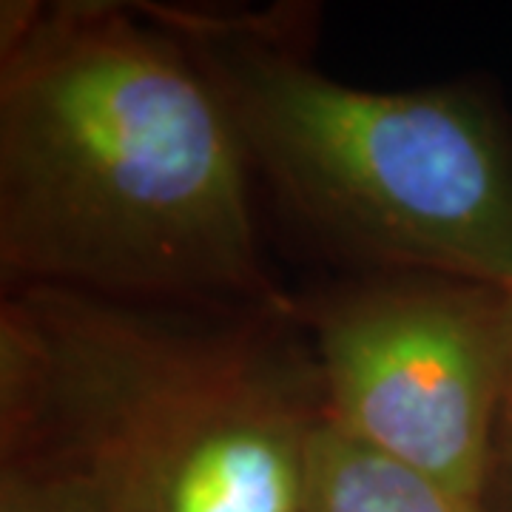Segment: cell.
I'll return each mask as SVG.
<instances>
[{"label": "cell", "instance_id": "obj_3", "mask_svg": "<svg viewBox=\"0 0 512 512\" xmlns=\"http://www.w3.org/2000/svg\"><path fill=\"white\" fill-rule=\"evenodd\" d=\"M157 15L220 92L251 171L316 231L404 276L512 291V143L478 97L367 92L256 20Z\"/></svg>", "mask_w": 512, "mask_h": 512}, {"label": "cell", "instance_id": "obj_1", "mask_svg": "<svg viewBox=\"0 0 512 512\" xmlns=\"http://www.w3.org/2000/svg\"><path fill=\"white\" fill-rule=\"evenodd\" d=\"M26 6L3 26L0 268L20 288L251 302L248 157L220 92L157 12Z\"/></svg>", "mask_w": 512, "mask_h": 512}, {"label": "cell", "instance_id": "obj_5", "mask_svg": "<svg viewBox=\"0 0 512 512\" xmlns=\"http://www.w3.org/2000/svg\"><path fill=\"white\" fill-rule=\"evenodd\" d=\"M302 512H484V501L342 436L322 419L308 450Z\"/></svg>", "mask_w": 512, "mask_h": 512}, {"label": "cell", "instance_id": "obj_6", "mask_svg": "<svg viewBox=\"0 0 512 512\" xmlns=\"http://www.w3.org/2000/svg\"><path fill=\"white\" fill-rule=\"evenodd\" d=\"M0 512H126L89 473L32 458H3Z\"/></svg>", "mask_w": 512, "mask_h": 512}, {"label": "cell", "instance_id": "obj_2", "mask_svg": "<svg viewBox=\"0 0 512 512\" xmlns=\"http://www.w3.org/2000/svg\"><path fill=\"white\" fill-rule=\"evenodd\" d=\"M316 367L262 336L18 288L0 311V450L94 476L126 512H302Z\"/></svg>", "mask_w": 512, "mask_h": 512}, {"label": "cell", "instance_id": "obj_4", "mask_svg": "<svg viewBox=\"0 0 512 512\" xmlns=\"http://www.w3.org/2000/svg\"><path fill=\"white\" fill-rule=\"evenodd\" d=\"M322 419L342 436L484 501L512 379V291L402 276L316 328Z\"/></svg>", "mask_w": 512, "mask_h": 512}, {"label": "cell", "instance_id": "obj_7", "mask_svg": "<svg viewBox=\"0 0 512 512\" xmlns=\"http://www.w3.org/2000/svg\"><path fill=\"white\" fill-rule=\"evenodd\" d=\"M493 478H501L512 495V379L507 399L501 407L498 419V433H495V456H493ZM490 478V481H493Z\"/></svg>", "mask_w": 512, "mask_h": 512}]
</instances>
